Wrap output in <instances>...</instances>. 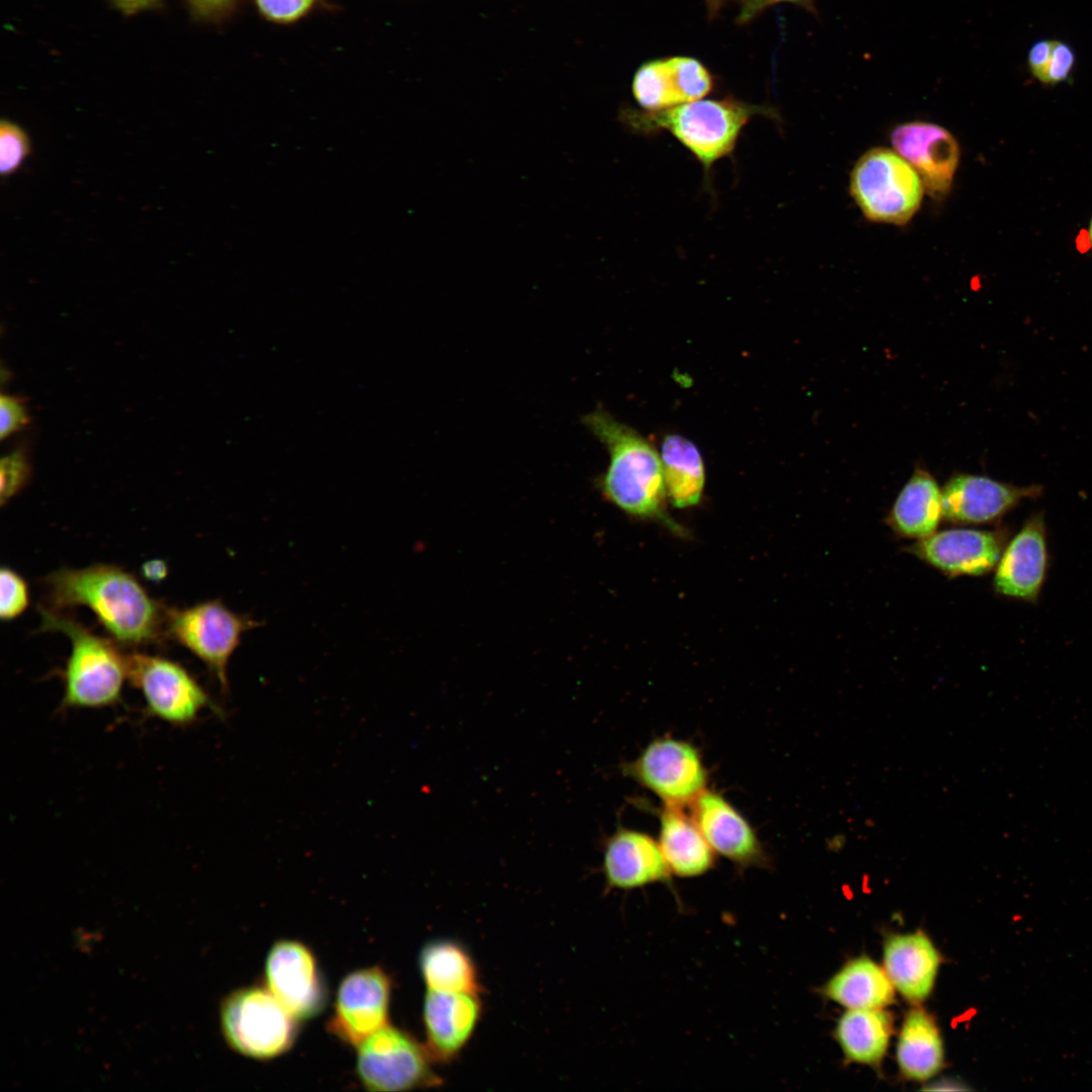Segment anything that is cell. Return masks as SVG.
Here are the masks:
<instances>
[{"instance_id":"4dcf8cb0","label":"cell","mask_w":1092,"mask_h":1092,"mask_svg":"<svg viewBox=\"0 0 1092 1092\" xmlns=\"http://www.w3.org/2000/svg\"><path fill=\"white\" fill-rule=\"evenodd\" d=\"M29 476L30 466L23 453L13 452L3 457L0 463L1 505L14 496L26 484Z\"/></svg>"},{"instance_id":"44dd1931","label":"cell","mask_w":1092,"mask_h":1092,"mask_svg":"<svg viewBox=\"0 0 1092 1092\" xmlns=\"http://www.w3.org/2000/svg\"><path fill=\"white\" fill-rule=\"evenodd\" d=\"M686 808L663 804L657 813V841L672 877L690 879L709 873L717 854Z\"/></svg>"},{"instance_id":"5bb4252c","label":"cell","mask_w":1092,"mask_h":1092,"mask_svg":"<svg viewBox=\"0 0 1092 1092\" xmlns=\"http://www.w3.org/2000/svg\"><path fill=\"white\" fill-rule=\"evenodd\" d=\"M688 808L717 855L742 869L768 866L755 830L722 794L707 788Z\"/></svg>"},{"instance_id":"f35d334b","label":"cell","mask_w":1092,"mask_h":1092,"mask_svg":"<svg viewBox=\"0 0 1092 1092\" xmlns=\"http://www.w3.org/2000/svg\"><path fill=\"white\" fill-rule=\"evenodd\" d=\"M114 3L127 13L136 12L152 6L158 0H113Z\"/></svg>"},{"instance_id":"4316f807","label":"cell","mask_w":1092,"mask_h":1092,"mask_svg":"<svg viewBox=\"0 0 1092 1092\" xmlns=\"http://www.w3.org/2000/svg\"><path fill=\"white\" fill-rule=\"evenodd\" d=\"M420 967L428 990L479 994L477 969L467 950L451 940L425 945Z\"/></svg>"},{"instance_id":"9c48e42d","label":"cell","mask_w":1092,"mask_h":1092,"mask_svg":"<svg viewBox=\"0 0 1092 1092\" xmlns=\"http://www.w3.org/2000/svg\"><path fill=\"white\" fill-rule=\"evenodd\" d=\"M621 770L668 805L688 807L709 783L697 746L672 736L654 738L633 760L623 762Z\"/></svg>"},{"instance_id":"ab89813d","label":"cell","mask_w":1092,"mask_h":1092,"mask_svg":"<svg viewBox=\"0 0 1092 1092\" xmlns=\"http://www.w3.org/2000/svg\"><path fill=\"white\" fill-rule=\"evenodd\" d=\"M710 19L715 18L727 0H704Z\"/></svg>"},{"instance_id":"e0dca14e","label":"cell","mask_w":1092,"mask_h":1092,"mask_svg":"<svg viewBox=\"0 0 1092 1092\" xmlns=\"http://www.w3.org/2000/svg\"><path fill=\"white\" fill-rule=\"evenodd\" d=\"M894 151L918 173L925 191L934 198L950 190L960 162V147L944 127L925 121H911L891 132Z\"/></svg>"},{"instance_id":"2e32d148","label":"cell","mask_w":1092,"mask_h":1092,"mask_svg":"<svg viewBox=\"0 0 1092 1092\" xmlns=\"http://www.w3.org/2000/svg\"><path fill=\"white\" fill-rule=\"evenodd\" d=\"M714 86L710 71L696 58L671 56L644 62L632 80V94L646 111H659L703 99Z\"/></svg>"},{"instance_id":"d590c367","label":"cell","mask_w":1092,"mask_h":1092,"mask_svg":"<svg viewBox=\"0 0 1092 1092\" xmlns=\"http://www.w3.org/2000/svg\"><path fill=\"white\" fill-rule=\"evenodd\" d=\"M1054 40L1041 39L1035 41L1027 54V65L1035 79L1039 76L1051 56Z\"/></svg>"},{"instance_id":"d4e9b609","label":"cell","mask_w":1092,"mask_h":1092,"mask_svg":"<svg viewBox=\"0 0 1092 1092\" xmlns=\"http://www.w3.org/2000/svg\"><path fill=\"white\" fill-rule=\"evenodd\" d=\"M897 1060L909 1079L923 1081L934 1076L943 1064L942 1040L934 1020L922 1009L905 1017L897 1045Z\"/></svg>"},{"instance_id":"83f0119b","label":"cell","mask_w":1092,"mask_h":1092,"mask_svg":"<svg viewBox=\"0 0 1092 1092\" xmlns=\"http://www.w3.org/2000/svg\"><path fill=\"white\" fill-rule=\"evenodd\" d=\"M891 1015L878 1009H849L836 1027V1037L850 1061L875 1065L884 1057L892 1033Z\"/></svg>"},{"instance_id":"f1b7e54d","label":"cell","mask_w":1092,"mask_h":1092,"mask_svg":"<svg viewBox=\"0 0 1092 1092\" xmlns=\"http://www.w3.org/2000/svg\"><path fill=\"white\" fill-rule=\"evenodd\" d=\"M29 605V592L25 579L10 567L2 566L0 571V617L3 621H12L20 616Z\"/></svg>"},{"instance_id":"ac0fdd59","label":"cell","mask_w":1092,"mask_h":1092,"mask_svg":"<svg viewBox=\"0 0 1092 1092\" xmlns=\"http://www.w3.org/2000/svg\"><path fill=\"white\" fill-rule=\"evenodd\" d=\"M602 873L608 890H635L669 884L671 873L657 839L619 826L603 844Z\"/></svg>"},{"instance_id":"3957f363","label":"cell","mask_w":1092,"mask_h":1092,"mask_svg":"<svg viewBox=\"0 0 1092 1092\" xmlns=\"http://www.w3.org/2000/svg\"><path fill=\"white\" fill-rule=\"evenodd\" d=\"M765 105L750 104L733 97L699 99L659 111L629 108L624 120L640 133L666 130L675 138L709 173L714 164L729 156L750 118L776 117Z\"/></svg>"},{"instance_id":"8d00e7d4","label":"cell","mask_w":1092,"mask_h":1092,"mask_svg":"<svg viewBox=\"0 0 1092 1092\" xmlns=\"http://www.w3.org/2000/svg\"><path fill=\"white\" fill-rule=\"evenodd\" d=\"M235 0H189L194 12L201 17H217L226 12Z\"/></svg>"},{"instance_id":"ffe728a7","label":"cell","mask_w":1092,"mask_h":1092,"mask_svg":"<svg viewBox=\"0 0 1092 1092\" xmlns=\"http://www.w3.org/2000/svg\"><path fill=\"white\" fill-rule=\"evenodd\" d=\"M481 1014L478 994L428 990L423 1006L426 1050L431 1060H454L473 1034Z\"/></svg>"},{"instance_id":"1f68e13d","label":"cell","mask_w":1092,"mask_h":1092,"mask_svg":"<svg viewBox=\"0 0 1092 1092\" xmlns=\"http://www.w3.org/2000/svg\"><path fill=\"white\" fill-rule=\"evenodd\" d=\"M1075 53L1066 42L1054 40L1051 56L1036 78L1044 84H1057L1067 80L1075 65Z\"/></svg>"},{"instance_id":"b9f144b4","label":"cell","mask_w":1092,"mask_h":1092,"mask_svg":"<svg viewBox=\"0 0 1092 1092\" xmlns=\"http://www.w3.org/2000/svg\"><path fill=\"white\" fill-rule=\"evenodd\" d=\"M1089 239H1090V243L1092 245V220H1091V223H1090Z\"/></svg>"},{"instance_id":"7a4b0ae2","label":"cell","mask_w":1092,"mask_h":1092,"mask_svg":"<svg viewBox=\"0 0 1092 1092\" xmlns=\"http://www.w3.org/2000/svg\"><path fill=\"white\" fill-rule=\"evenodd\" d=\"M581 423L609 453L607 470L596 479L604 498L631 517L660 521L676 529L666 512L662 463L654 447L603 406L584 415Z\"/></svg>"},{"instance_id":"60d3db41","label":"cell","mask_w":1092,"mask_h":1092,"mask_svg":"<svg viewBox=\"0 0 1092 1092\" xmlns=\"http://www.w3.org/2000/svg\"><path fill=\"white\" fill-rule=\"evenodd\" d=\"M846 843V836L843 833L833 835L827 840V847L832 851L841 850Z\"/></svg>"},{"instance_id":"e575fe53","label":"cell","mask_w":1092,"mask_h":1092,"mask_svg":"<svg viewBox=\"0 0 1092 1092\" xmlns=\"http://www.w3.org/2000/svg\"><path fill=\"white\" fill-rule=\"evenodd\" d=\"M816 0H738L739 11L736 17L738 24H746L756 18L767 8L781 3H790L816 14Z\"/></svg>"},{"instance_id":"8992f818","label":"cell","mask_w":1092,"mask_h":1092,"mask_svg":"<svg viewBox=\"0 0 1092 1092\" xmlns=\"http://www.w3.org/2000/svg\"><path fill=\"white\" fill-rule=\"evenodd\" d=\"M260 625L250 615L232 611L220 600H211L184 609L167 607L165 632L166 637L200 659L226 692L230 659L243 635Z\"/></svg>"},{"instance_id":"7402d4cb","label":"cell","mask_w":1092,"mask_h":1092,"mask_svg":"<svg viewBox=\"0 0 1092 1092\" xmlns=\"http://www.w3.org/2000/svg\"><path fill=\"white\" fill-rule=\"evenodd\" d=\"M940 956L921 931L889 937L884 945V970L894 988L912 1002L924 1000L931 992Z\"/></svg>"},{"instance_id":"6da1fadb","label":"cell","mask_w":1092,"mask_h":1092,"mask_svg":"<svg viewBox=\"0 0 1092 1092\" xmlns=\"http://www.w3.org/2000/svg\"><path fill=\"white\" fill-rule=\"evenodd\" d=\"M43 584L49 609L88 608L118 644L138 647L166 637L167 607L118 566L64 567L48 574Z\"/></svg>"},{"instance_id":"9a60e30c","label":"cell","mask_w":1092,"mask_h":1092,"mask_svg":"<svg viewBox=\"0 0 1092 1092\" xmlns=\"http://www.w3.org/2000/svg\"><path fill=\"white\" fill-rule=\"evenodd\" d=\"M389 996L390 980L380 968L351 973L339 987L329 1029L358 1046L387 1025Z\"/></svg>"},{"instance_id":"8fae6325","label":"cell","mask_w":1092,"mask_h":1092,"mask_svg":"<svg viewBox=\"0 0 1092 1092\" xmlns=\"http://www.w3.org/2000/svg\"><path fill=\"white\" fill-rule=\"evenodd\" d=\"M1008 539L1007 527L949 528L916 540L905 551L945 576H981L995 569Z\"/></svg>"},{"instance_id":"52a82bcc","label":"cell","mask_w":1092,"mask_h":1092,"mask_svg":"<svg viewBox=\"0 0 1092 1092\" xmlns=\"http://www.w3.org/2000/svg\"><path fill=\"white\" fill-rule=\"evenodd\" d=\"M127 659L128 681L141 693L148 717L186 728L204 710L220 714L203 687L179 662L139 651L127 654Z\"/></svg>"},{"instance_id":"7c38bea8","label":"cell","mask_w":1092,"mask_h":1092,"mask_svg":"<svg viewBox=\"0 0 1092 1092\" xmlns=\"http://www.w3.org/2000/svg\"><path fill=\"white\" fill-rule=\"evenodd\" d=\"M1042 490L1037 484L1019 486L986 475L953 473L941 488L942 520L957 526L994 524Z\"/></svg>"},{"instance_id":"74e56055","label":"cell","mask_w":1092,"mask_h":1092,"mask_svg":"<svg viewBox=\"0 0 1092 1092\" xmlns=\"http://www.w3.org/2000/svg\"><path fill=\"white\" fill-rule=\"evenodd\" d=\"M143 573L151 580H161L167 574V565L162 560H151L143 566Z\"/></svg>"},{"instance_id":"603a6c76","label":"cell","mask_w":1092,"mask_h":1092,"mask_svg":"<svg viewBox=\"0 0 1092 1092\" xmlns=\"http://www.w3.org/2000/svg\"><path fill=\"white\" fill-rule=\"evenodd\" d=\"M941 520V488L928 470L917 466L898 493L884 523L896 536L916 541L936 532Z\"/></svg>"},{"instance_id":"cb8c5ba5","label":"cell","mask_w":1092,"mask_h":1092,"mask_svg":"<svg viewBox=\"0 0 1092 1092\" xmlns=\"http://www.w3.org/2000/svg\"><path fill=\"white\" fill-rule=\"evenodd\" d=\"M894 990L885 970L862 957L850 961L834 975L824 993L848 1009H878L893 1002Z\"/></svg>"},{"instance_id":"836d02e7","label":"cell","mask_w":1092,"mask_h":1092,"mask_svg":"<svg viewBox=\"0 0 1092 1092\" xmlns=\"http://www.w3.org/2000/svg\"><path fill=\"white\" fill-rule=\"evenodd\" d=\"M0 421L1 439H5L25 427L29 419L21 399L2 394L0 397Z\"/></svg>"},{"instance_id":"5b68a950","label":"cell","mask_w":1092,"mask_h":1092,"mask_svg":"<svg viewBox=\"0 0 1092 1092\" xmlns=\"http://www.w3.org/2000/svg\"><path fill=\"white\" fill-rule=\"evenodd\" d=\"M850 194L867 219L903 225L920 208L924 185L897 152L873 148L857 160L849 179Z\"/></svg>"},{"instance_id":"d6a6232c","label":"cell","mask_w":1092,"mask_h":1092,"mask_svg":"<svg viewBox=\"0 0 1092 1092\" xmlns=\"http://www.w3.org/2000/svg\"><path fill=\"white\" fill-rule=\"evenodd\" d=\"M260 12L268 19L286 23L308 12L315 0H256Z\"/></svg>"},{"instance_id":"30bf717a","label":"cell","mask_w":1092,"mask_h":1092,"mask_svg":"<svg viewBox=\"0 0 1092 1092\" xmlns=\"http://www.w3.org/2000/svg\"><path fill=\"white\" fill-rule=\"evenodd\" d=\"M357 1071L372 1091H402L438 1085L425 1046L407 1033L385 1025L358 1046Z\"/></svg>"},{"instance_id":"4fadbf2b","label":"cell","mask_w":1092,"mask_h":1092,"mask_svg":"<svg viewBox=\"0 0 1092 1092\" xmlns=\"http://www.w3.org/2000/svg\"><path fill=\"white\" fill-rule=\"evenodd\" d=\"M1049 568L1045 518L1042 513H1034L1008 539L994 569L993 590L1006 599L1036 604Z\"/></svg>"},{"instance_id":"f546056e","label":"cell","mask_w":1092,"mask_h":1092,"mask_svg":"<svg viewBox=\"0 0 1092 1092\" xmlns=\"http://www.w3.org/2000/svg\"><path fill=\"white\" fill-rule=\"evenodd\" d=\"M29 153V141L16 124L3 120L0 125V170L3 175L13 173Z\"/></svg>"},{"instance_id":"277c9868","label":"cell","mask_w":1092,"mask_h":1092,"mask_svg":"<svg viewBox=\"0 0 1092 1092\" xmlns=\"http://www.w3.org/2000/svg\"><path fill=\"white\" fill-rule=\"evenodd\" d=\"M40 631L65 634L71 652L63 670V711L104 709L118 705L128 680V659L115 645L63 612L38 607Z\"/></svg>"},{"instance_id":"d6986e66","label":"cell","mask_w":1092,"mask_h":1092,"mask_svg":"<svg viewBox=\"0 0 1092 1092\" xmlns=\"http://www.w3.org/2000/svg\"><path fill=\"white\" fill-rule=\"evenodd\" d=\"M266 980L269 991L295 1018L309 1017L323 1006L315 960L300 942L282 940L271 948Z\"/></svg>"},{"instance_id":"484cf974","label":"cell","mask_w":1092,"mask_h":1092,"mask_svg":"<svg viewBox=\"0 0 1092 1092\" xmlns=\"http://www.w3.org/2000/svg\"><path fill=\"white\" fill-rule=\"evenodd\" d=\"M660 458L668 500L685 509L700 503L705 485V467L697 446L687 438L664 437Z\"/></svg>"},{"instance_id":"ba28073f","label":"cell","mask_w":1092,"mask_h":1092,"mask_svg":"<svg viewBox=\"0 0 1092 1092\" xmlns=\"http://www.w3.org/2000/svg\"><path fill=\"white\" fill-rule=\"evenodd\" d=\"M220 1018L228 1043L256 1059L282 1054L295 1035V1017L269 989L250 987L234 992L223 1002Z\"/></svg>"}]
</instances>
